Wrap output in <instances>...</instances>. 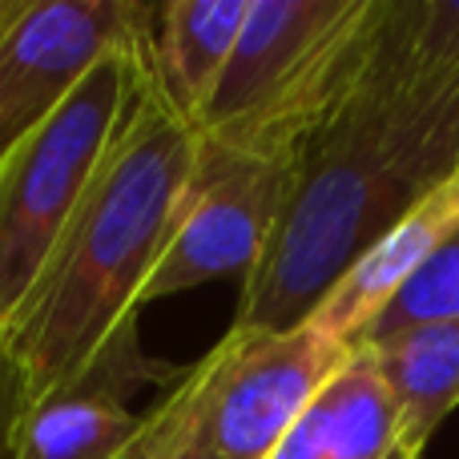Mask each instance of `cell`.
<instances>
[{"instance_id":"obj_1","label":"cell","mask_w":459,"mask_h":459,"mask_svg":"<svg viewBox=\"0 0 459 459\" xmlns=\"http://www.w3.org/2000/svg\"><path fill=\"white\" fill-rule=\"evenodd\" d=\"M455 174L459 77L407 69L375 32L359 81L294 161L290 198L242 278L234 326L307 323L342 270Z\"/></svg>"},{"instance_id":"obj_2","label":"cell","mask_w":459,"mask_h":459,"mask_svg":"<svg viewBox=\"0 0 459 459\" xmlns=\"http://www.w3.org/2000/svg\"><path fill=\"white\" fill-rule=\"evenodd\" d=\"M194 161L198 129L150 85L32 290L0 326L29 383V407L81 383L121 334L137 331Z\"/></svg>"},{"instance_id":"obj_3","label":"cell","mask_w":459,"mask_h":459,"mask_svg":"<svg viewBox=\"0 0 459 459\" xmlns=\"http://www.w3.org/2000/svg\"><path fill=\"white\" fill-rule=\"evenodd\" d=\"M383 0H250L238 45L194 129L250 158H299L351 93Z\"/></svg>"},{"instance_id":"obj_4","label":"cell","mask_w":459,"mask_h":459,"mask_svg":"<svg viewBox=\"0 0 459 459\" xmlns=\"http://www.w3.org/2000/svg\"><path fill=\"white\" fill-rule=\"evenodd\" d=\"M153 53H109L37 129L0 153V326L16 315L48 254L126 137Z\"/></svg>"},{"instance_id":"obj_5","label":"cell","mask_w":459,"mask_h":459,"mask_svg":"<svg viewBox=\"0 0 459 459\" xmlns=\"http://www.w3.org/2000/svg\"><path fill=\"white\" fill-rule=\"evenodd\" d=\"M351 347L299 323L290 331H238L202 363L182 367L153 403L150 459H270L302 407L347 363Z\"/></svg>"},{"instance_id":"obj_6","label":"cell","mask_w":459,"mask_h":459,"mask_svg":"<svg viewBox=\"0 0 459 459\" xmlns=\"http://www.w3.org/2000/svg\"><path fill=\"white\" fill-rule=\"evenodd\" d=\"M294 161L250 158L198 137V161L142 307L226 274H250L290 198Z\"/></svg>"},{"instance_id":"obj_7","label":"cell","mask_w":459,"mask_h":459,"mask_svg":"<svg viewBox=\"0 0 459 459\" xmlns=\"http://www.w3.org/2000/svg\"><path fill=\"white\" fill-rule=\"evenodd\" d=\"M145 0H29L0 40V153L65 105L109 53H153Z\"/></svg>"},{"instance_id":"obj_8","label":"cell","mask_w":459,"mask_h":459,"mask_svg":"<svg viewBox=\"0 0 459 459\" xmlns=\"http://www.w3.org/2000/svg\"><path fill=\"white\" fill-rule=\"evenodd\" d=\"M459 226V174L439 186L428 202L411 210L403 222H395L379 242H371L342 278L323 294L307 323L339 339L342 347L359 351L371 323L387 310V302L415 278V270L436 254V246Z\"/></svg>"},{"instance_id":"obj_9","label":"cell","mask_w":459,"mask_h":459,"mask_svg":"<svg viewBox=\"0 0 459 459\" xmlns=\"http://www.w3.org/2000/svg\"><path fill=\"white\" fill-rule=\"evenodd\" d=\"M403 452L399 407L371 351H351L347 363L302 407L270 459H395ZM415 459V455H411Z\"/></svg>"},{"instance_id":"obj_10","label":"cell","mask_w":459,"mask_h":459,"mask_svg":"<svg viewBox=\"0 0 459 459\" xmlns=\"http://www.w3.org/2000/svg\"><path fill=\"white\" fill-rule=\"evenodd\" d=\"M250 0H169L153 37L150 85L169 113L194 126L222 81Z\"/></svg>"},{"instance_id":"obj_11","label":"cell","mask_w":459,"mask_h":459,"mask_svg":"<svg viewBox=\"0 0 459 459\" xmlns=\"http://www.w3.org/2000/svg\"><path fill=\"white\" fill-rule=\"evenodd\" d=\"M399 407L403 452L420 459L439 423L459 407V323H420L367 342Z\"/></svg>"},{"instance_id":"obj_12","label":"cell","mask_w":459,"mask_h":459,"mask_svg":"<svg viewBox=\"0 0 459 459\" xmlns=\"http://www.w3.org/2000/svg\"><path fill=\"white\" fill-rule=\"evenodd\" d=\"M150 411L134 415L126 399L69 387L29 407L13 459H129L150 436Z\"/></svg>"},{"instance_id":"obj_13","label":"cell","mask_w":459,"mask_h":459,"mask_svg":"<svg viewBox=\"0 0 459 459\" xmlns=\"http://www.w3.org/2000/svg\"><path fill=\"white\" fill-rule=\"evenodd\" d=\"M379 37L407 69L459 77V0H383Z\"/></svg>"},{"instance_id":"obj_14","label":"cell","mask_w":459,"mask_h":459,"mask_svg":"<svg viewBox=\"0 0 459 459\" xmlns=\"http://www.w3.org/2000/svg\"><path fill=\"white\" fill-rule=\"evenodd\" d=\"M420 323H459V226L415 270L411 282L387 302V310L371 323V331L359 347Z\"/></svg>"},{"instance_id":"obj_15","label":"cell","mask_w":459,"mask_h":459,"mask_svg":"<svg viewBox=\"0 0 459 459\" xmlns=\"http://www.w3.org/2000/svg\"><path fill=\"white\" fill-rule=\"evenodd\" d=\"M24 415H29V383H24L21 367L4 342V331H0V459H13Z\"/></svg>"},{"instance_id":"obj_16","label":"cell","mask_w":459,"mask_h":459,"mask_svg":"<svg viewBox=\"0 0 459 459\" xmlns=\"http://www.w3.org/2000/svg\"><path fill=\"white\" fill-rule=\"evenodd\" d=\"M24 4H29V0H0V40H4V32L16 24V16L24 13Z\"/></svg>"},{"instance_id":"obj_17","label":"cell","mask_w":459,"mask_h":459,"mask_svg":"<svg viewBox=\"0 0 459 459\" xmlns=\"http://www.w3.org/2000/svg\"><path fill=\"white\" fill-rule=\"evenodd\" d=\"M150 415H153V407H150ZM150 436H153V420H150ZM150 436L142 439V447H137V452L129 455V459H150Z\"/></svg>"},{"instance_id":"obj_18","label":"cell","mask_w":459,"mask_h":459,"mask_svg":"<svg viewBox=\"0 0 459 459\" xmlns=\"http://www.w3.org/2000/svg\"><path fill=\"white\" fill-rule=\"evenodd\" d=\"M395 459H411V455H395Z\"/></svg>"}]
</instances>
